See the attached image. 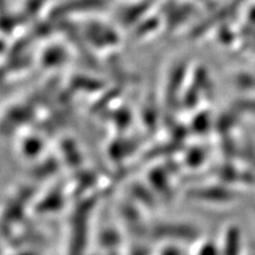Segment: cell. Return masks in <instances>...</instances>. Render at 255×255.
<instances>
[{
  "instance_id": "1",
  "label": "cell",
  "mask_w": 255,
  "mask_h": 255,
  "mask_svg": "<svg viewBox=\"0 0 255 255\" xmlns=\"http://www.w3.org/2000/svg\"><path fill=\"white\" fill-rule=\"evenodd\" d=\"M228 239L231 240V247H225V254L239 255L241 250V234L238 229H232L228 233Z\"/></svg>"
}]
</instances>
